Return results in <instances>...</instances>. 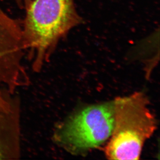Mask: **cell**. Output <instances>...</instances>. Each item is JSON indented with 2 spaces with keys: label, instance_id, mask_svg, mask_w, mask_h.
<instances>
[{
  "label": "cell",
  "instance_id": "5",
  "mask_svg": "<svg viewBox=\"0 0 160 160\" xmlns=\"http://www.w3.org/2000/svg\"><path fill=\"white\" fill-rule=\"evenodd\" d=\"M23 1V0H16V2H18V3H21Z\"/></svg>",
  "mask_w": 160,
  "mask_h": 160
},
{
  "label": "cell",
  "instance_id": "4",
  "mask_svg": "<svg viewBox=\"0 0 160 160\" xmlns=\"http://www.w3.org/2000/svg\"><path fill=\"white\" fill-rule=\"evenodd\" d=\"M15 94L0 88V160L21 156V106Z\"/></svg>",
  "mask_w": 160,
  "mask_h": 160
},
{
  "label": "cell",
  "instance_id": "2",
  "mask_svg": "<svg viewBox=\"0 0 160 160\" xmlns=\"http://www.w3.org/2000/svg\"><path fill=\"white\" fill-rule=\"evenodd\" d=\"M113 102L114 126L105 155L110 160H138L145 142L157 128L148 98L142 92H136Z\"/></svg>",
  "mask_w": 160,
  "mask_h": 160
},
{
  "label": "cell",
  "instance_id": "1",
  "mask_svg": "<svg viewBox=\"0 0 160 160\" xmlns=\"http://www.w3.org/2000/svg\"><path fill=\"white\" fill-rule=\"evenodd\" d=\"M23 38L31 68L41 71L59 40L81 23L74 0H33L26 8Z\"/></svg>",
  "mask_w": 160,
  "mask_h": 160
},
{
  "label": "cell",
  "instance_id": "3",
  "mask_svg": "<svg viewBox=\"0 0 160 160\" xmlns=\"http://www.w3.org/2000/svg\"><path fill=\"white\" fill-rule=\"evenodd\" d=\"M114 126L113 102L88 106L56 130L55 141L72 153L97 148L110 138Z\"/></svg>",
  "mask_w": 160,
  "mask_h": 160
}]
</instances>
